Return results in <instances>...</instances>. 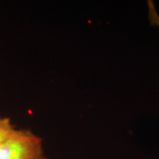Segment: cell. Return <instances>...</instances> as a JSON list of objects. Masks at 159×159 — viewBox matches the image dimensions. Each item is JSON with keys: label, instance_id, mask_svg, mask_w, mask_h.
Segmentation results:
<instances>
[{"label": "cell", "instance_id": "obj_3", "mask_svg": "<svg viewBox=\"0 0 159 159\" xmlns=\"http://www.w3.org/2000/svg\"><path fill=\"white\" fill-rule=\"evenodd\" d=\"M148 6L149 11V19H150L151 25L159 27V15L158 12L156 11L154 2L150 0L148 2Z\"/></svg>", "mask_w": 159, "mask_h": 159}, {"label": "cell", "instance_id": "obj_2", "mask_svg": "<svg viewBox=\"0 0 159 159\" xmlns=\"http://www.w3.org/2000/svg\"><path fill=\"white\" fill-rule=\"evenodd\" d=\"M15 125L7 117H0V144L7 139L16 130Z\"/></svg>", "mask_w": 159, "mask_h": 159}, {"label": "cell", "instance_id": "obj_1", "mask_svg": "<svg viewBox=\"0 0 159 159\" xmlns=\"http://www.w3.org/2000/svg\"><path fill=\"white\" fill-rule=\"evenodd\" d=\"M0 159H48L42 139L29 129H16L0 144Z\"/></svg>", "mask_w": 159, "mask_h": 159}]
</instances>
